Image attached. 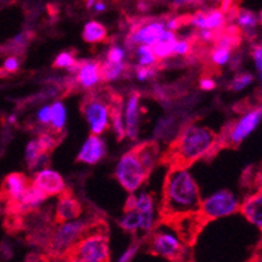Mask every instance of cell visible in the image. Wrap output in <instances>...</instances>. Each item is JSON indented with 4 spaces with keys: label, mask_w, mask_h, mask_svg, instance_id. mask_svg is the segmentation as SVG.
I'll list each match as a JSON object with an SVG mask.
<instances>
[{
    "label": "cell",
    "mask_w": 262,
    "mask_h": 262,
    "mask_svg": "<svg viewBox=\"0 0 262 262\" xmlns=\"http://www.w3.org/2000/svg\"><path fill=\"white\" fill-rule=\"evenodd\" d=\"M201 193L188 168L170 167L162 188L159 225L184 214L196 213L201 205Z\"/></svg>",
    "instance_id": "cell-1"
},
{
    "label": "cell",
    "mask_w": 262,
    "mask_h": 262,
    "mask_svg": "<svg viewBox=\"0 0 262 262\" xmlns=\"http://www.w3.org/2000/svg\"><path fill=\"white\" fill-rule=\"evenodd\" d=\"M215 144L216 133L213 129L199 124H188L159 157V163L168 167L189 168L200 159L211 158L215 154Z\"/></svg>",
    "instance_id": "cell-2"
},
{
    "label": "cell",
    "mask_w": 262,
    "mask_h": 262,
    "mask_svg": "<svg viewBox=\"0 0 262 262\" xmlns=\"http://www.w3.org/2000/svg\"><path fill=\"white\" fill-rule=\"evenodd\" d=\"M66 261L108 262V226L104 221L94 218L85 228L82 236L71 245L63 254Z\"/></svg>",
    "instance_id": "cell-3"
},
{
    "label": "cell",
    "mask_w": 262,
    "mask_h": 262,
    "mask_svg": "<svg viewBox=\"0 0 262 262\" xmlns=\"http://www.w3.org/2000/svg\"><path fill=\"white\" fill-rule=\"evenodd\" d=\"M114 94L115 92L103 88L85 95L81 102V111L94 135H101L110 127V106Z\"/></svg>",
    "instance_id": "cell-4"
},
{
    "label": "cell",
    "mask_w": 262,
    "mask_h": 262,
    "mask_svg": "<svg viewBox=\"0 0 262 262\" xmlns=\"http://www.w3.org/2000/svg\"><path fill=\"white\" fill-rule=\"evenodd\" d=\"M94 219V218H93ZM93 219H73V222L59 223L58 227L51 231L50 237L46 243L47 259H61L63 254L72 244H75L84 233Z\"/></svg>",
    "instance_id": "cell-5"
},
{
    "label": "cell",
    "mask_w": 262,
    "mask_h": 262,
    "mask_svg": "<svg viewBox=\"0 0 262 262\" xmlns=\"http://www.w3.org/2000/svg\"><path fill=\"white\" fill-rule=\"evenodd\" d=\"M262 118V110L261 107H254L249 110L247 114L243 115V118L237 121L227 124L223 128L221 135H216V144L214 147V151L228 147V149H236L245 137L251 135L257 127H258L259 121Z\"/></svg>",
    "instance_id": "cell-6"
},
{
    "label": "cell",
    "mask_w": 262,
    "mask_h": 262,
    "mask_svg": "<svg viewBox=\"0 0 262 262\" xmlns=\"http://www.w3.org/2000/svg\"><path fill=\"white\" fill-rule=\"evenodd\" d=\"M239 200L230 190H219L201 201L199 214L208 225L211 221L231 215L239 210Z\"/></svg>",
    "instance_id": "cell-7"
},
{
    "label": "cell",
    "mask_w": 262,
    "mask_h": 262,
    "mask_svg": "<svg viewBox=\"0 0 262 262\" xmlns=\"http://www.w3.org/2000/svg\"><path fill=\"white\" fill-rule=\"evenodd\" d=\"M115 175L121 187L129 193L136 192L150 176L132 150L121 157L116 167Z\"/></svg>",
    "instance_id": "cell-8"
},
{
    "label": "cell",
    "mask_w": 262,
    "mask_h": 262,
    "mask_svg": "<svg viewBox=\"0 0 262 262\" xmlns=\"http://www.w3.org/2000/svg\"><path fill=\"white\" fill-rule=\"evenodd\" d=\"M149 252L170 261H183L187 254V245L182 244L170 233L151 232L149 236Z\"/></svg>",
    "instance_id": "cell-9"
},
{
    "label": "cell",
    "mask_w": 262,
    "mask_h": 262,
    "mask_svg": "<svg viewBox=\"0 0 262 262\" xmlns=\"http://www.w3.org/2000/svg\"><path fill=\"white\" fill-rule=\"evenodd\" d=\"M163 225H167L171 228H173L183 242V244L187 245V247H193L206 223L201 218L199 211H196V213L184 214V215L168 219Z\"/></svg>",
    "instance_id": "cell-10"
},
{
    "label": "cell",
    "mask_w": 262,
    "mask_h": 262,
    "mask_svg": "<svg viewBox=\"0 0 262 262\" xmlns=\"http://www.w3.org/2000/svg\"><path fill=\"white\" fill-rule=\"evenodd\" d=\"M166 29V21L149 20L146 23L140 21L132 26L129 33L130 45H147L151 46L161 38L162 32ZM130 46V47H132Z\"/></svg>",
    "instance_id": "cell-11"
},
{
    "label": "cell",
    "mask_w": 262,
    "mask_h": 262,
    "mask_svg": "<svg viewBox=\"0 0 262 262\" xmlns=\"http://www.w3.org/2000/svg\"><path fill=\"white\" fill-rule=\"evenodd\" d=\"M58 208H56V213H55V223L68 222V221H73L82 215L84 213V208L78 199L73 196L72 189L64 188L60 193L58 194Z\"/></svg>",
    "instance_id": "cell-12"
},
{
    "label": "cell",
    "mask_w": 262,
    "mask_h": 262,
    "mask_svg": "<svg viewBox=\"0 0 262 262\" xmlns=\"http://www.w3.org/2000/svg\"><path fill=\"white\" fill-rule=\"evenodd\" d=\"M30 183H32V179L26 178L24 173H9L4 179L2 190H0V196L3 200H6L8 205L16 204L17 201H20L24 192L26 190V188L29 187Z\"/></svg>",
    "instance_id": "cell-13"
},
{
    "label": "cell",
    "mask_w": 262,
    "mask_h": 262,
    "mask_svg": "<svg viewBox=\"0 0 262 262\" xmlns=\"http://www.w3.org/2000/svg\"><path fill=\"white\" fill-rule=\"evenodd\" d=\"M32 183L40 190L43 192L47 197L58 196L59 193L66 188L64 179L61 178L60 173L56 171L50 170V168H43L38 171L32 179Z\"/></svg>",
    "instance_id": "cell-14"
},
{
    "label": "cell",
    "mask_w": 262,
    "mask_h": 262,
    "mask_svg": "<svg viewBox=\"0 0 262 262\" xmlns=\"http://www.w3.org/2000/svg\"><path fill=\"white\" fill-rule=\"evenodd\" d=\"M227 23V13L219 8L200 11L193 16H188V24L196 26L199 29L221 30Z\"/></svg>",
    "instance_id": "cell-15"
},
{
    "label": "cell",
    "mask_w": 262,
    "mask_h": 262,
    "mask_svg": "<svg viewBox=\"0 0 262 262\" xmlns=\"http://www.w3.org/2000/svg\"><path fill=\"white\" fill-rule=\"evenodd\" d=\"M76 82L84 89H92L102 81L101 61L81 60L76 70Z\"/></svg>",
    "instance_id": "cell-16"
},
{
    "label": "cell",
    "mask_w": 262,
    "mask_h": 262,
    "mask_svg": "<svg viewBox=\"0 0 262 262\" xmlns=\"http://www.w3.org/2000/svg\"><path fill=\"white\" fill-rule=\"evenodd\" d=\"M107 153L106 144L99 137V135H90L85 144L81 147V151L77 156L78 162H84L88 164L98 163Z\"/></svg>",
    "instance_id": "cell-17"
},
{
    "label": "cell",
    "mask_w": 262,
    "mask_h": 262,
    "mask_svg": "<svg viewBox=\"0 0 262 262\" xmlns=\"http://www.w3.org/2000/svg\"><path fill=\"white\" fill-rule=\"evenodd\" d=\"M140 95L139 92H132L128 98L127 107H125V135L130 140L139 139L140 128Z\"/></svg>",
    "instance_id": "cell-18"
},
{
    "label": "cell",
    "mask_w": 262,
    "mask_h": 262,
    "mask_svg": "<svg viewBox=\"0 0 262 262\" xmlns=\"http://www.w3.org/2000/svg\"><path fill=\"white\" fill-rule=\"evenodd\" d=\"M135 156L141 162L142 167L145 168L147 173L154 170L157 164L159 163V157H161V149L157 141H144L141 144L136 145L132 149Z\"/></svg>",
    "instance_id": "cell-19"
},
{
    "label": "cell",
    "mask_w": 262,
    "mask_h": 262,
    "mask_svg": "<svg viewBox=\"0 0 262 262\" xmlns=\"http://www.w3.org/2000/svg\"><path fill=\"white\" fill-rule=\"evenodd\" d=\"M239 210L245 218L252 223V225L257 226L258 230H262V193L261 188L257 189L253 194L245 199L239 206Z\"/></svg>",
    "instance_id": "cell-20"
},
{
    "label": "cell",
    "mask_w": 262,
    "mask_h": 262,
    "mask_svg": "<svg viewBox=\"0 0 262 262\" xmlns=\"http://www.w3.org/2000/svg\"><path fill=\"white\" fill-rule=\"evenodd\" d=\"M49 151L42 147V145L39 144L38 139L32 140V141L28 144L25 151V158L26 163H28V167L30 170H35V168H40L46 166L49 163Z\"/></svg>",
    "instance_id": "cell-21"
},
{
    "label": "cell",
    "mask_w": 262,
    "mask_h": 262,
    "mask_svg": "<svg viewBox=\"0 0 262 262\" xmlns=\"http://www.w3.org/2000/svg\"><path fill=\"white\" fill-rule=\"evenodd\" d=\"M236 26L240 30H244L247 34H253L259 24V16L249 9H236L235 11Z\"/></svg>",
    "instance_id": "cell-22"
},
{
    "label": "cell",
    "mask_w": 262,
    "mask_h": 262,
    "mask_svg": "<svg viewBox=\"0 0 262 262\" xmlns=\"http://www.w3.org/2000/svg\"><path fill=\"white\" fill-rule=\"evenodd\" d=\"M51 108V129L47 132L55 133V135H60L64 130V125H66V119H67V111L66 106L61 102H55L50 106Z\"/></svg>",
    "instance_id": "cell-23"
},
{
    "label": "cell",
    "mask_w": 262,
    "mask_h": 262,
    "mask_svg": "<svg viewBox=\"0 0 262 262\" xmlns=\"http://www.w3.org/2000/svg\"><path fill=\"white\" fill-rule=\"evenodd\" d=\"M82 38L88 43H99L107 38V29L98 21H89L84 28Z\"/></svg>",
    "instance_id": "cell-24"
},
{
    "label": "cell",
    "mask_w": 262,
    "mask_h": 262,
    "mask_svg": "<svg viewBox=\"0 0 262 262\" xmlns=\"http://www.w3.org/2000/svg\"><path fill=\"white\" fill-rule=\"evenodd\" d=\"M127 70V66L121 63H113V61L106 60L101 63V78L102 81H114L120 78Z\"/></svg>",
    "instance_id": "cell-25"
},
{
    "label": "cell",
    "mask_w": 262,
    "mask_h": 262,
    "mask_svg": "<svg viewBox=\"0 0 262 262\" xmlns=\"http://www.w3.org/2000/svg\"><path fill=\"white\" fill-rule=\"evenodd\" d=\"M140 219H141V213L137 209L125 211V215L120 221V227L127 232L136 233L140 227Z\"/></svg>",
    "instance_id": "cell-26"
},
{
    "label": "cell",
    "mask_w": 262,
    "mask_h": 262,
    "mask_svg": "<svg viewBox=\"0 0 262 262\" xmlns=\"http://www.w3.org/2000/svg\"><path fill=\"white\" fill-rule=\"evenodd\" d=\"M136 56H137V60L139 64L142 67H149V66H156L157 60L151 46H147V45H141V46L137 47L136 50Z\"/></svg>",
    "instance_id": "cell-27"
},
{
    "label": "cell",
    "mask_w": 262,
    "mask_h": 262,
    "mask_svg": "<svg viewBox=\"0 0 262 262\" xmlns=\"http://www.w3.org/2000/svg\"><path fill=\"white\" fill-rule=\"evenodd\" d=\"M209 56H210V60L214 66H225L231 59V50L226 49V47L214 46Z\"/></svg>",
    "instance_id": "cell-28"
},
{
    "label": "cell",
    "mask_w": 262,
    "mask_h": 262,
    "mask_svg": "<svg viewBox=\"0 0 262 262\" xmlns=\"http://www.w3.org/2000/svg\"><path fill=\"white\" fill-rule=\"evenodd\" d=\"M172 47L173 42H166V40L161 39H158L156 43L151 45V50H153L156 58L159 59V60L172 56Z\"/></svg>",
    "instance_id": "cell-29"
},
{
    "label": "cell",
    "mask_w": 262,
    "mask_h": 262,
    "mask_svg": "<svg viewBox=\"0 0 262 262\" xmlns=\"http://www.w3.org/2000/svg\"><path fill=\"white\" fill-rule=\"evenodd\" d=\"M76 61L77 60L75 59V54L73 52L64 51L56 56L52 67H55V68H68L70 70V68H72L75 66Z\"/></svg>",
    "instance_id": "cell-30"
},
{
    "label": "cell",
    "mask_w": 262,
    "mask_h": 262,
    "mask_svg": "<svg viewBox=\"0 0 262 262\" xmlns=\"http://www.w3.org/2000/svg\"><path fill=\"white\" fill-rule=\"evenodd\" d=\"M254 77L251 73H242V75H237L236 77L231 81L230 89L235 90V92H239V90H243L244 88L249 86V85L253 82Z\"/></svg>",
    "instance_id": "cell-31"
},
{
    "label": "cell",
    "mask_w": 262,
    "mask_h": 262,
    "mask_svg": "<svg viewBox=\"0 0 262 262\" xmlns=\"http://www.w3.org/2000/svg\"><path fill=\"white\" fill-rule=\"evenodd\" d=\"M193 40H194V38L182 40L176 39L173 42L172 56H175V55H189L193 50Z\"/></svg>",
    "instance_id": "cell-32"
},
{
    "label": "cell",
    "mask_w": 262,
    "mask_h": 262,
    "mask_svg": "<svg viewBox=\"0 0 262 262\" xmlns=\"http://www.w3.org/2000/svg\"><path fill=\"white\" fill-rule=\"evenodd\" d=\"M136 209L139 211L154 210V197L150 193H141L140 197H137Z\"/></svg>",
    "instance_id": "cell-33"
},
{
    "label": "cell",
    "mask_w": 262,
    "mask_h": 262,
    "mask_svg": "<svg viewBox=\"0 0 262 262\" xmlns=\"http://www.w3.org/2000/svg\"><path fill=\"white\" fill-rule=\"evenodd\" d=\"M141 219H140V227L144 232H149L154 228V210L140 211Z\"/></svg>",
    "instance_id": "cell-34"
},
{
    "label": "cell",
    "mask_w": 262,
    "mask_h": 262,
    "mask_svg": "<svg viewBox=\"0 0 262 262\" xmlns=\"http://www.w3.org/2000/svg\"><path fill=\"white\" fill-rule=\"evenodd\" d=\"M125 58V52L121 47L113 46L107 52V60L113 61V63H121Z\"/></svg>",
    "instance_id": "cell-35"
},
{
    "label": "cell",
    "mask_w": 262,
    "mask_h": 262,
    "mask_svg": "<svg viewBox=\"0 0 262 262\" xmlns=\"http://www.w3.org/2000/svg\"><path fill=\"white\" fill-rule=\"evenodd\" d=\"M136 75H137V78H139L140 81H146L147 78L153 77V76L156 75V67L154 66H149V67L140 66L139 68H137V72H136Z\"/></svg>",
    "instance_id": "cell-36"
},
{
    "label": "cell",
    "mask_w": 262,
    "mask_h": 262,
    "mask_svg": "<svg viewBox=\"0 0 262 262\" xmlns=\"http://www.w3.org/2000/svg\"><path fill=\"white\" fill-rule=\"evenodd\" d=\"M140 245H141V240L133 243V244L130 245L129 248H128L127 251L124 252V254L120 257V258H119V261H120V262H128V261H130V259H133L135 254L137 253V251H139Z\"/></svg>",
    "instance_id": "cell-37"
},
{
    "label": "cell",
    "mask_w": 262,
    "mask_h": 262,
    "mask_svg": "<svg viewBox=\"0 0 262 262\" xmlns=\"http://www.w3.org/2000/svg\"><path fill=\"white\" fill-rule=\"evenodd\" d=\"M37 120L42 125H49L50 120H51V108H50V106H43L38 111Z\"/></svg>",
    "instance_id": "cell-38"
},
{
    "label": "cell",
    "mask_w": 262,
    "mask_h": 262,
    "mask_svg": "<svg viewBox=\"0 0 262 262\" xmlns=\"http://www.w3.org/2000/svg\"><path fill=\"white\" fill-rule=\"evenodd\" d=\"M252 58H253L254 64H256V68L258 71V77L261 78V72H262V47L261 45H257L253 47V51H252Z\"/></svg>",
    "instance_id": "cell-39"
},
{
    "label": "cell",
    "mask_w": 262,
    "mask_h": 262,
    "mask_svg": "<svg viewBox=\"0 0 262 262\" xmlns=\"http://www.w3.org/2000/svg\"><path fill=\"white\" fill-rule=\"evenodd\" d=\"M18 60L17 58H15V56H9L8 59H6V61H4L3 64V68L6 72H9V73H15L18 71Z\"/></svg>",
    "instance_id": "cell-40"
},
{
    "label": "cell",
    "mask_w": 262,
    "mask_h": 262,
    "mask_svg": "<svg viewBox=\"0 0 262 262\" xmlns=\"http://www.w3.org/2000/svg\"><path fill=\"white\" fill-rule=\"evenodd\" d=\"M215 86H216L215 81L211 80V78L204 77V78H201V80H200V88H201L202 90L210 92V90L215 89Z\"/></svg>",
    "instance_id": "cell-41"
},
{
    "label": "cell",
    "mask_w": 262,
    "mask_h": 262,
    "mask_svg": "<svg viewBox=\"0 0 262 262\" xmlns=\"http://www.w3.org/2000/svg\"><path fill=\"white\" fill-rule=\"evenodd\" d=\"M136 202H137V197L133 193H130L129 196H128L127 201H125V205H124V211H129L136 209Z\"/></svg>",
    "instance_id": "cell-42"
},
{
    "label": "cell",
    "mask_w": 262,
    "mask_h": 262,
    "mask_svg": "<svg viewBox=\"0 0 262 262\" xmlns=\"http://www.w3.org/2000/svg\"><path fill=\"white\" fill-rule=\"evenodd\" d=\"M233 7H235V0H222L219 9L225 12V13H228Z\"/></svg>",
    "instance_id": "cell-43"
},
{
    "label": "cell",
    "mask_w": 262,
    "mask_h": 262,
    "mask_svg": "<svg viewBox=\"0 0 262 262\" xmlns=\"http://www.w3.org/2000/svg\"><path fill=\"white\" fill-rule=\"evenodd\" d=\"M202 0H172V4L175 7H182V6H188V4H197L201 3Z\"/></svg>",
    "instance_id": "cell-44"
},
{
    "label": "cell",
    "mask_w": 262,
    "mask_h": 262,
    "mask_svg": "<svg viewBox=\"0 0 262 262\" xmlns=\"http://www.w3.org/2000/svg\"><path fill=\"white\" fill-rule=\"evenodd\" d=\"M93 7H94L95 12H104L107 9V6L103 0H97Z\"/></svg>",
    "instance_id": "cell-45"
},
{
    "label": "cell",
    "mask_w": 262,
    "mask_h": 262,
    "mask_svg": "<svg viewBox=\"0 0 262 262\" xmlns=\"http://www.w3.org/2000/svg\"><path fill=\"white\" fill-rule=\"evenodd\" d=\"M95 2H97V0H86V7H88V8H92V7L94 6Z\"/></svg>",
    "instance_id": "cell-46"
},
{
    "label": "cell",
    "mask_w": 262,
    "mask_h": 262,
    "mask_svg": "<svg viewBox=\"0 0 262 262\" xmlns=\"http://www.w3.org/2000/svg\"><path fill=\"white\" fill-rule=\"evenodd\" d=\"M8 121H9V123H11V124L15 123V121H16V116H15V115H11V116H9V118H8Z\"/></svg>",
    "instance_id": "cell-47"
},
{
    "label": "cell",
    "mask_w": 262,
    "mask_h": 262,
    "mask_svg": "<svg viewBox=\"0 0 262 262\" xmlns=\"http://www.w3.org/2000/svg\"><path fill=\"white\" fill-rule=\"evenodd\" d=\"M0 2H2V0H0Z\"/></svg>",
    "instance_id": "cell-48"
}]
</instances>
